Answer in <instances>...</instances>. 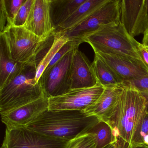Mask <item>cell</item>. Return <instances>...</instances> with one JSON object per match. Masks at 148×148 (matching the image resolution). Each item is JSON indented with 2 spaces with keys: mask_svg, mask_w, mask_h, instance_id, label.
<instances>
[{
  "mask_svg": "<svg viewBox=\"0 0 148 148\" xmlns=\"http://www.w3.org/2000/svg\"><path fill=\"white\" fill-rule=\"evenodd\" d=\"M99 121L82 111L48 109L24 127L47 136L69 141L87 132Z\"/></svg>",
  "mask_w": 148,
  "mask_h": 148,
  "instance_id": "6da1fadb",
  "label": "cell"
},
{
  "mask_svg": "<svg viewBox=\"0 0 148 148\" xmlns=\"http://www.w3.org/2000/svg\"><path fill=\"white\" fill-rule=\"evenodd\" d=\"M115 115L109 123L117 148H129L139 119L147 110L146 98L129 83L124 82Z\"/></svg>",
  "mask_w": 148,
  "mask_h": 148,
  "instance_id": "7a4b0ae2",
  "label": "cell"
},
{
  "mask_svg": "<svg viewBox=\"0 0 148 148\" xmlns=\"http://www.w3.org/2000/svg\"><path fill=\"white\" fill-rule=\"evenodd\" d=\"M81 42L91 46L95 53L123 55L140 60V43L130 36L120 22L102 26L85 36Z\"/></svg>",
  "mask_w": 148,
  "mask_h": 148,
  "instance_id": "3957f363",
  "label": "cell"
},
{
  "mask_svg": "<svg viewBox=\"0 0 148 148\" xmlns=\"http://www.w3.org/2000/svg\"><path fill=\"white\" fill-rule=\"evenodd\" d=\"M37 69L26 65L20 74L0 89V112H8L46 96L35 79Z\"/></svg>",
  "mask_w": 148,
  "mask_h": 148,
  "instance_id": "277c9868",
  "label": "cell"
},
{
  "mask_svg": "<svg viewBox=\"0 0 148 148\" xmlns=\"http://www.w3.org/2000/svg\"><path fill=\"white\" fill-rule=\"evenodd\" d=\"M10 58L16 62L32 66L48 38H40L24 27H11L2 34Z\"/></svg>",
  "mask_w": 148,
  "mask_h": 148,
  "instance_id": "5b68a950",
  "label": "cell"
},
{
  "mask_svg": "<svg viewBox=\"0 0 148 148\" xmlns=\"http://www.w3.org/2000/svg\"><path fill=\"white\" fill-rule=\"evenodd\" d=\"M120 22L119 0H106L82 23L71 30L62 33L69 40L82 44L85 36L104 25Z\"/></svg>",
  "mask_w": 148,
  "mask_h": 148,
  "instance_id": "8992f818",
  "label": "cell"
},
{
  "mask_svg": "<svg viewBox=\"0 0 148 148\" xmlns=\"http://www.w3.org/2000/svg\"><path fill=\"white\" fill-rule=\"evenodd\" d=\"M74 49L65 55L47 73L41 76L39 82L48 98L63 95L71 90V73Z\"/></svg>",
  "mask_w": 148,
  "mask_h": 148,
  "instance_id": "52a82bcc",
  "label": "cell"
},
{
  "mask_svg": "<svg viewBox=\"0 0 148 148\" xmlns=\"http://www.w3.org/2000/svg\"><path fill=\"white\" fill-rule=\"evenodd\" d=\"M104 89L98 83L90 88L71 90L63 95L48 98V110L84 112L97 101Z\"/></svg>",
  "mask_w": 148,
  "mask_h": 148,
  "instance_id": "ba28073f",
  "label": "cell"
},
{
  "mask_svg": "<svg viewBox=\"0 0 148 148\" xmlns=\"http://www.w3.org/2000/svg\"><path fill=\"white\" fill-rule=\"evenodd\" d=\"M120 22L134 38L148 28V11L145 0H119Z\"/></svg>",
  "mask_w": 148,
  "mask_h": 148,
  "instance_id": "9c48e42d",
  "label": "cell"
},
{
  "mask_svg": "<svg viewBox=\"0 0 148 148\" xmlns=\"http://www.w3.org/2000/svg\"><path fill=\"white\" fill-rule=\"evenodd\" d=\"M8 148H65L68 141L52 138L25 127L8 130Z\"/></svg>",
  "mask_w": 148,
  "mask_h": 148,
  "instance_id": "30bf717a",
  "label": "cell"
},
{
  "mask_svg": "<svg viewBox=\"0 0 148 148\" xmlns=\"http://www.w3.org/2000/svg\"><path fill=\"white\" fill-rule=\"evenodd\" d=\"M123 81L148 76V70L140 60L131 57L106 53H95Z\"/></svg>",
  "mask_w": 148,
  "mask_h": 148,
  "instance_id": "8fae6325",
  "label": "cell"
},
{
  "mask_svg": "<svg viewBox=\"0 0 148 148\" xmlns=\"http://www.w3.org/2000/svg\"><path fill=\"white\" fill-rule=\"evenodd\" d=\"M48 98L44 96L8 112L1 113V121L8 130L23 128L48 110Z\"/></svg>",
  "mask_w": 148,
  "mask_h": 148,
  "instance_id": "7c38bea8",
  "label": "cell"
},
{
  "mask_svg": "<svg viewBox=\"0 0 148 148\" xmlns=\"http://www.w3.org/2000/svg\"><path fill=\"white\" fill-rule=\"evenodd\" d=\"M24 27L44 38L54 32L50 14V0H34Z\"/></svg>",
  "mask_w": 148,
  "mask_h": 148,
  "instance_id": "4fadbf2b",
  "label": "cell"
},
{
  "mask_svg": "<svg viewBox=\"0 0 148 148\" xmlns=\"http://www.w3.org/2000/svg\"><path fill=\"white\" fill-rule=\"evenodd\" d=\"M123 84L105 87L97 101L84 112L89 116L96 117L100 121L109 123L117 109L123 91Z\"/></svg>",
  "mask_w": 148,
  "mask_h": 148,
  "instance_id": "5bb4252c",
  "label": "cell"
},
{
  "mask_svg": "<svg viewBox=\"0 0 148 148\" xmlns=\"http://www.w3.org/2000/svg\"><path fill=\"white\" fill-rule=\"evenodd\" d=\"M74 49L71 73V90L90 88L98 84L92 63L85 54L79 50Z\"/></svg>",
  "mask_w": 148,
  "mask_h": 148,
  "instance_id": "9a60e30c",
  "label": "cell"
},
{
  "mask_svg": "<svg viewBox=\"0 0 148 148\" xmlns=\"http://www.w3.org/2000/svg\"><path fill=\"white\" fill-rule=\"evenodd\" d=\"M69 40L62 33L53 32L48 37L32 65L37 69L35 79L37 82L57 52Z\"/></svg>",
  "mask_w": 148,
  "mask_h": 148,
  "instance_id": "2e32d148",
  "label": "cell"
},
{
  "mask_svg": "<svg viewBox=\"0 0 148 148\" xmlns=\"http://www.w3.org/2000/svg\"><path fill=\"white\" fill-rule=\"evenodd\" d=\"M25 65L10 58L5 40L0 36V89L20 74Z\"/></svg>",
  "mask_w": 148,
  "mask_h": 148,
  "instance_id": "e0dca14e",
  "label": "cell"
},
{
  "mask_svg": "<svg viewBox=\"0 0 148 148\" xmlns=\"http://www.w3.org/2000/svg\"><path fill=\"white\" fill-rule=\"evenodd\" d=\"M106 0H86L63 23L55 30L54 33H63L76 27L85 20Z\"/></svg>",
  "mask_w": 148,
  "mask_h": 148,
  "instance_id": "ac0fdd59",
  "label": "cell"
},
{
  "mask_svg": "<svg viewBox=\"0 0 148 148\" xmlns=\"http://www.w3.org/2000/svg\"><path fill=\"white\" fill-rule=\"evenodd\" d=\"M86 0H50V14L54 30Z\"/></svg>",
  "mask_w": 148,
  "mask_h": 148,
  "instance_id": "d6986e66",
  "label": "cell"
},
{
  "mask_svg": "<svg viewBox=\"0 0 148 148\" xmlns=\"http://www.w3.org/2000/svg\"><path fill=\"white\" fill-rule=\"evenodd\" d=\"M92 64L98 83L103 87L117 86L124 83L107 64L95 54Z\"/></svg>",
  "mask_w": 148,
  "mask_h": 148,
  "instance_id": "ffe728a7",
  "label": "cell"
},
{
  "mask_svg": "<svg viewBox=\"0 0 148 148\" xmlns=\"http://www.w3.org/2000/svg\"><path fill=\"white\" fill-rule=\"evenodd\" d=\"M93 136L96 143V148H105L114 143L112 130L106 122L99 121L87 132Z\"/></svg>",
  "mask_w": 148,
  "mask_h": 148,
  "instance_id": "44dd1931",
  "label": "cell"
},
{
  "mask_svg": "<svg viewBox=\"0 0 148 148\" xmlns=\"http://www.w3.org/2000/svg\"><path fill=\"white\" fill-rule=\"evenodd\" d=\"M133 145H145L148 147V109L141 116L135 128L130 146Z\"/></svg>",
  "mask_w": 148,
  "mask_h": 148,
  "instance_id": "7402d4cb",
  "label": "cell"
},
{
  "mask_svg": "<svg viewBox=\"0 0 148 148\" xmlns=\"http://www.w3.org/2000/svg\"><path fill=\"white\" fill-rule=\"evenodd\" d=\"M65 148H96V143L93 136L86 132L68 141Z\"/></svg>",
  "mask_w": 148,
  "mask_h": 148,
  "instance_id": "603a6c76",
  "label": "cell"
},
{
  "mask_svg": "<svg viewBox=\"0 0 148 148\" xmlns=\"http://www.w3.org/2000/svg\"><path fill=\"white\" fill-rule=\"evenodd\" d=\"M34 0H25L20 8L13 21V26L24 27L29 15Z\"/></svg>",
  "mask_w": 148,
  "mask_h": 148,
  "instance_id": "cb8c5ba5",
  "label": "cell"
},
{
  "mask_svg": "<svg viewBox=\"0 0 148 148\" xmlns=\"http://www.w3.org/2000/svg\"><path fill=\"white\" fill-rule=\"evenodd\" d=\"M12 22L7 12L5 1H0V34L5 32L11 27L13 26Z\"/></svg>",
  "mask_w": 148,
  "mask_h": 148,
  "instance_id": "d4e9b609",
  "label": "cell"
},
{
  "mask_svg": "<svg viewBox=\"0 0 148 148\" xmlns=\"http://www.w3.org/2000/svg\"><path fill=\"white\" fill-rule=\"evenodd\" d=\"M7 12L13 23L20 8L25 0H4Z\"/></svg>",
  "mask_w": 148,
  "mask_h": 148,
  "instance_id": "484cf974",
  "label": "cell"
},
{
  "mask_svg": "<svg viewBox=\"0 0 148 148\" xmlns=\"http://www.w3.org/2000/svg\"><path fill=\"white\" fill-rule=\"evenodd\" d=\"M125 82L136 88L139 92L146 98L148 106V76Z\"/></svg>",
  "mask_w": 148,
  "mask_h": 148,
  "instance_id": "4316f807",
  "label": "cell"
},
{
  "mask_svg": "<svg viewBox=\"0 0 148 148\" xmlns=\"http://www.w3.org/2000/svg\"><path fill=\"white\" fill-rule=\"evenodd\" d=\"M138 53L141 60L148 70V47H145L140 43L138 48Z\"/></svg>",
  "mask_w": 148,
  "mask_h": 148,
  "instance_id": "83f0119b",
  "label": "cell"
},
{
  "mask_svg": "<svg viewBox=\"0 0 148 148\" xmlns=\"http://www.w3.org/2000/svg\"><path fill=\"white\" fill-rule=\"evenodd\" d=\"M142 44L145 47H148V28L143 34Z\"/></svg>",
  "mask_w": 148,
  "mask_h": 148,
  "instance_id": "f1b7e54d",
  "label": "cell"
},
{
  "mask_svg": "<svg viewBox=\"0 0 148 148\" xmlns=\"http://www.w3.org/2000/svg\"><path fill=\"white\" fill-rule=\"evenodd\" d=\"M1 148H8L7 139V138L5 136L4 141H3L2 145H1Z\"/></svg>",
  "mask_w": 148,
  "mask_h": 148,
  "instance_id": "f546056e",
  "label": "cell"
},
{
  "mask_svg": "<svg viewBox=\"0 0 148 148\" xmlns=\"http://www.w3.org/2000/svg\"><path fill=\"white\" fill-rule=\"evenodd\" d=\"M129 148H148V147L145 145H131Z\"/></svg>",
  "mask_w": 148,
  "mask_h": 148,
  "instance_id": "4dcf8cb0",
  "label": "cell"
},
{
  "mask_svg": "<svg viewBox=\"0 0 148 148\" xmlns=\"http://www.w3.org/2000/svg\"><path fill=\"white\" fill-rule=\"evenodd\" d=\"M105 148H117L116 145L115 143H112L111 144L109 145L108 146H106Z\"/></svg>",
  "mask_w": 148,
  "mask_h": 148,
  "instance_id": "1f68e13d",
  "label": "cell"
},
{
  "mask_svg": "<svg viewBox=\"0 0 148 148\" xmlns=\"http://www.w3.org/2000/svg\"><path fill=\"white\" fill-rule=\"evenodd\" d=\"M145 2H146V7L148 11V0H145Z\"/></svg>",
  "mask_w": 148,
  "mask_h": 148,
  "instance_id": "d6a6232c",
  "label": "cell"
}]
</instances>
